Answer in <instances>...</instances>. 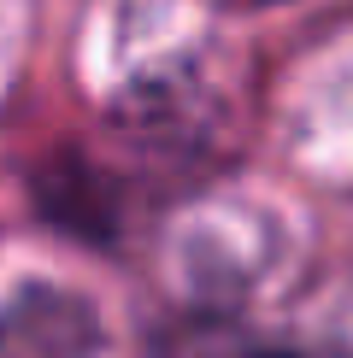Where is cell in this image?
I'll use <instances>...</instances> for the list:
<instances>
[{"label": "cell", "mask_w": 353, "mask_h": 358, "mask_svg": "<svg viewBox=\"0 0 353 358\" xmlns=\"http://www.w3.org/2000/svg\"><path fill=\"white\" fill-rule=\"evenodd\" d=\"M265 358H300V352H265Z\"/></svg>", "instance_id": "1"}]
</instances>
